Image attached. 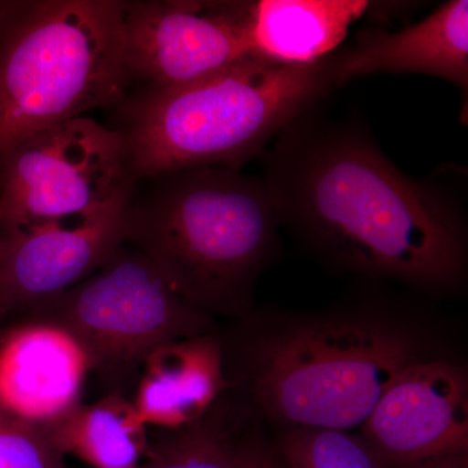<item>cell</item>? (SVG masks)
Listing matches in <instances>:
<instances>
[{"instance_id": "1", "label": "cell", "mask_w": 468, "mask_h": 468, "mask_svg": "<svg viewBox=\"0 0 468 468\" xmlns=\"http://www.w3.org/2000/svg\"><path fill=\"white\" fill-rule=\"evenodd\" d=\"M260 158L280 226L328 266L428 292L463 285L466 203L445 174H405L359 122L318 109L282 129Z\"/></svg>"}, {"instance_id": "2", "label": "cell", "mask_w": 468, "mask_h": 468, "mask_svg": "<svg viewBox=\"0 0 468 468\" xmlns=\"http://www.w3.org/2000/svg\"><path fill=\"white\" fill-rule=\"evenodd\" d=\"M250 316L224 343L229 392L254 419L282 428H360L403 372L443 356L433 337L375 306Z\"/></svg>"}, {"instance_id": "3", "label": "cell", "mask_w": 468, "mask_h": 468, "mask_svg": "<svg viewBox=\"0 0 468 468\" xmlns=\"http://www.w3.org/2000/svg\"><path fill=\"white\" fill-rule=\"evenodd\" d=\"M138 181L124 242L212 318L250 315L255 284L279 248V217L261 176L197 167Z\"/></svg>"}, {"instance_id": "4", "label": "cell", "mask_w": 468, "mask_h": 468, "mask_svg": "<svg viewBox=\"0 0 468 468\" xmlns=\"http://www.w3.org/2000/svg\"><path fill=\"white\" fill-rule=\"evenodd\" d=\"M337 50L309 64L249 57L180 86L141 88L116 107L135 178L197 167L242 171L335 89Z\"/></svg>"}, {"instance_id": "5", "label": "cell", "mask_w": 468, "mask_h": 468, "mask_svg": "<svg viewBox=\"0 0 468 468\" xmlns=\"http://www.w3.org/2000/svg\"><path fill=\"white\" fill-rule=\"evenodd\" d=\"M125 2H24L0 36V160L45 129L128 94Z\"/></svg>"}, {"instance_id": "6", "label": "cell", "mask_w": 468, "mask_h": 468, "mask_svg": "<svg viewBox=\"0 0 468 468\" xmlns=\"http://www.w3.org/2000/svg\"><path fill=\"white\" fill-rule=\"evenodd\" d=\"M26 319L69 332L85 350L104 394L125 396L153 351L215 331V318L185 300L126 242L75 288L27 311Z\"/></svg>"}, {"instance_id": "7", "label": "cell", "mask_w": 468, "mask_h": 468, "mask_svg": "<svg viewBox=\"0 0 468 468\" xmlns=\"http://www.w3.org/2000/svg\"><path fill=\"white\" fill-rule=\"evenodd\" d=\"M135 183L122 132L77 117L27 138L0 160V230L88 217Z\"/></svg>"}, {"instance_id": "8", "label": "cell", "mask_w": 468, "mask_h": 468, "mask_svg": "<svg viewBox=\"0 0 468 468\" xmlns=\"http://www.w3.org/2000/svg\"><path fill=\"white\" fill-rule=\"evenodd\" d=\"M378 468H467L468 378L448 356L412 366L360 427Z\"/></svg>"}, {"instance_id": "9", "label": "cell", "mask_w": 468, "mask_h": 468, "mask_svg": "<svg viewBox=\"0 0 468 468\" xmlns=\"http://www.w3.org/2000/svg\"><path fill=\"white\" fill-rule=\"evenodd\" d=\"M129 81L167 88L198 81L251 57L242 2H125Z\"/></svg>"}, {"instance_id": "10", "label": "cell", "mask_w": 468, "mask_h": 468, "mask_svg": "<svg viewBox=\"0 0 468 468\" xmlns=\"http://www.w3.org/2000/svg\"><path fill=\"white\" fill-rule=\"evenodd\" d=\"M131 194L88 217L0 230L2 318L63 294L103 266L124 242Z\"/></svg>"}, {"instance_id": "11", "label": "cell", "mask_w": 468, "mask_h": 468, "mask_svg": "<svg viewBox=\"0 0 468 468\" xmlns=\"http://www.w3.org/2000/svg\"><path fill=\"white\" fill-rule=\"evenodd\" d=\"M90 374V360L69 332L26 319L0 335V415L48 426L82 402Z\"/></svg>"}, {"instance_id": "12", "label": "cell", "mask_w": 468, "mask_h": 468, "mask_svg": "<svg viewBox=\"0 0 468 468\" xmlns=\"http://www.w3.org/2000/svg\"><path fill=\"white\" fill-rule=\"evenodd\" d=\"M340 84L375 73H417L446 80L467 101L468 2L451 0L430 16L399 32L368 26L337 50Z\"/></svg>"}, {"instance_id": "13", "label": "cell", "mask_w": 468, "mask_h": 468, "mask_svg": "<svg viewBox=\"0 0 468 468\" xmlns=\"http://www.w3.org/2000/svg\"><path fill=\"white\" fill-rule=\"evenodd\" d=\"M133 402L146 427L177 430L199 420L229 389L217 332L163 345L141 369Z\"/></svg>"}, {"instance_id": "14", "label": "cell", "mask_w": 468, "mask_h": 468, "mask_svg": "<svg viewBox=\"0 0 468 468\" xmlns=\"http://www.w3.org/2000/svg\"><path fill=\"white\" fill-rule=\"evenodd\" d=\"M374 2L260 0L243 2L251 57L282 64H309L334 54Z\"/></svg>"}, {"instance_id": "15", "label": "cell", "mask_w": 468, "mask_h": 468, "mask_svg": "<svg viewBox=\"0 0 468 468\" xmlns=\"http://www.w3.org/2000/svg\"><path fill=\"white\" fill-rule=\"evenodd\" d=\"M39 430L61 454L75 455L94 468H140L149 449V428L122 393L81 402Z\"/></svg>"}, {"instance_id": "16", "label": "cell", "mask_w": 468, "mask_h": 468, "mask_svg": "<svg viewBox=\"0 0 468 468\" xmlns=\"http://www.w3.org/2000/svg\"><path fill=\"white\" fill-rule=\"evenodd\" d=\"M252 421L223 394L207 414L177 430H155L140 468H239Z\"/></svg>"}, {"instance_id": "17", "label": "cell", "mask_w": 468, "mask_h": 468, "mask_svg": "<svg viewBox=\"0 0 468 468\" xmlns=\"http://www.w3.org/2000/svg\"><path fill=\"white\" fill-rule=\"evenodd\" d=\"M275 454L285 468H378L363 440L347 431L282 428Z\"/></svg>"}, {"instance_id": "18", "label": "cell", "mask_w": 468, "mask_h": 468, "mask_svg": "<svg viewBox=\"0 0 468 468\" xmlns=\"http://www.w3.org/2000/svg\"><path fill=\"white\" fill-rule=\"evenodd\" d=\"M39 428L0 415V468H67Z\"/></svg>"}, {"instance_id": "19", "label": "cell", "mask_w": 468, "mask_h": 468, "mask_svg": "<svg viewBox=\"0 0 468 468\" xmlns=\"http://www.w3.org/2000/svg\"><path fill=\"white\" fill-rule=\"evenodd\" d=\"M273 452L266 448L257 432L243 449L239 468H273Z\"/></svg>"}, {"instance_id": "20", "label": "cell", "mask_w": 468, "mask_h": 468, "mask_svg": "<svg viewBox=\"0 0 468 468\" xmlns=\"http://www.w3.org/2000/svg\"><path fill=\"white\" fill-rule=\"evenodd\" d=\"M24 2H0V36L5 32L8 24L14 20L17 12L23 7Z\"/></svg>"}, {"instance_id": "21", "label": "cell", "mask_w": 468, "mask_h": 468, "mask_svg": "<svg viewBox=\"0 0 468 468\" xmlns=\"http://www.w3.org/2000/svg\"><path fill=\"white\" fill-rule=\"evenodd\" d=\"M273 458H275V460H273V468H285L284 464L276 457L275 452H273Z\"/></svg>"}, {"instance_id": "22", "label": "cell", "mask_w": 468, "mask_h": 468, "mask_svg": "<svg viewBox=\"0 0 468 468\" xmlns=\"http://www.w3.org/2000/svg\"><path fill=\"white\" fill-rule=\"evenodd\" d=\"M0 318H2V310H0Z\"/></svg>"}]
</instances>
